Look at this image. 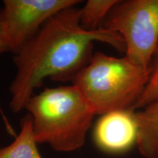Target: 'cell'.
Masks as SVG:
<instances>
[{
    "label": "cell",
    "instance_id": "cell-1",
    "mask_svg": "<svg viewBox=\"0 0 158 158\" xmlns=\"http://www.w3.org/2000/svg\"><path fill=\"white\" fill-rule=\"evenodd\" d=\"M95 41L126 51L124 40L118 33L83 28L80 9L68 7L48 19L15 57L17 73L10 87L11 110L17 113L25 108L34 90L45 78L73 81L90 62Z\"/></svg>",
    "mask_w": 158,
    "mask_h": 158
},
{
    "label": "cell",
    "instance_id": "cell-2",
    "mask_svg": "<svg viewBox=\"0 0 158 158\" xmlns=\"http://www.w3.org/2000/svg\"><path fill=\"white\" fill-rule=\"evenodd\" d=\"M37 143L68 152L84 144L95 114L73 84L46 88L26 104Z\"/></svg>",
    "mask_w": 158,
    "mask_h": 158
},
{
    "label": "cell",
    "instance_id": "cell-3",
    "mask_svg": "<svg viewBox=\"0 0 158 158\" xmlns=\"http://www.w3.org/2000/svg\"><path fill=\"white\" fill-rule=\"evenodd\" d=\"M149 70L131 62L95 52L73 80L96 114L134 110L149 78Z\"/></svg>",
    "mask_w": 158,
    "mask_h": 158
},
{
    "label": "cell",
    "instance_id": "cell-4",
    "mask_svg": "<svg viewBox=\"0 0 158 158\" xmlns=\"http://www.w3.org/2000/svg\"><path fill=\"white\" fill-rule=\"evenodd\" d=\"M100 28L121 35L125 43V56L149 70L158 45V0L118 1Z\"/></svg>",
    "mask_w": 158,
    "mask_h": 158
},
{
    "label": "cell",
    "instance_id": "cell-5",
    "mask_svg": "<svg viewBox=\"0 0 158 158\" xmlns=\"http://www.w3.org/2000/svg\"><path fill=\"white\" fill-rule=\"evenodd\" d=\"M78 3L76 0H5L0 19L9 51L17 54L48 19Z\"/></svg>",
    "mask_w": 158,
    "mask_h": 158
},
{
    "label": "cell",
    "instance_id": "cell-6",
    "mask_svg": "<svg viewBox=\"0 0 158 158\" xmlns=\"http://www.w3.org/2000/svg\"><path fill=\"white\" fill-rule=\"evenodd\" d=\"M138 124L134 110H115L102 115L94 129V141L111 155L127 152L137 143Z\"/></svg>",
    "mask_w": 158,
    "mask_h": 158
},
{
    "label": "cell",
    "instance_id": "cell-7",
    "mask_svg": "<svg viewBox=\"0 0 158 158\" xmlns=\"http://www.w3.org/2000/svg\"><path fill=\"white\" fill-rule=\"evenodd\" d=\"M135 112L138 124L137 145L147 158H158V100Z\"/></svg>",
    "mask_w": 158,
    "mask_h": 158
},
{
    "label": "cell",
    "instance_id": "cell-8",
    "mask_svg": "<svg viewBox=\"0 0 158 158\" xmlns=\"http://www.w3.org/2000/svg\"><path fill=\"white\" fill-rule=\"evenodd\" d=\"M21 131L14 141L0 149V158H42L37 147L30 114L21 119Z\"/></svg>",
    "mask_w": 158,
    "mask_h": 158
},
{
    "label": "cell",
    "instance_id": "cell-9",
    "mask_svg": "<svg viewBox=\"0 0 158 158\" xmlns=\"http://www.w3.org/2000/svg\"><path fill=\"white\" fill-rule=\"evenodd\" d=\"M118 0H89L80 9V23L86 30L100 29L102 21Z\"/></svg>",
    "mask_w": 158,
    "mask_h": 158
},
{
    "label": "cell",
    "instance_id": "cell-10",
    "mask_svg": "<svg viewBox=\"0 0 158 158\" xmlns=\"http://www.w3.org/2000/svg\"><path fill=\"white\" fill-rule=\"evenodd\" d=\"M149 78L141 96L136 102L134 110L143 108L158 100V45L149 68Z\"/></svg>",
    "mask_w": 158,
    "mask_h": 158
},
{
    "label": "cell",
    "instance_id": "cell-11",
    "mask_svg": "<svg viewBox=\"0 0 158 158\" xmlns=\"http://www.w3.org/2000/svg\"><path fill=\"white\" fill-rule=\"evenodd\" d=\"M6 51H9V48H8V47H7V43H6L5 37H4L2 28V24H1V19H0V55H1L4 52H6ZM0 113H1L2 116V117L4 118V120H5V124H7V127H9L8 122H7V118H6L5 114H4L1 107H0Z\"/></svg>",
    "mask_w": 158,
    "mask_h": 158
}]
</instances>
